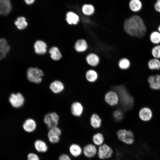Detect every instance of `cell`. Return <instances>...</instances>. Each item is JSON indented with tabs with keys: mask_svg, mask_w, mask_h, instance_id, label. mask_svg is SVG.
I'll use <instances>...</instances> for the list:
<instances>
[{
	"mask_svg": "<svg viewBox=\"0 0 160 160\" xmlns=\"http://www.w3.org/2000/svg\"><path fill=\"white\" fill-rule=\"evenodd\" d=\"M113 116L115 120L120 121L122 119L123 114L120 111L116 110L113 112Z\"/></svg>",
	"mask_w": 160,
	"mask_h": 160,
	"instance_id": "cell-35",
	"label": "cell"
},
{
	"mask_svg": "<svg viewBox=\"0 0 160 160\" xmlns=\"http://www.w3.org/2000/svg\"><path fill=\"white\" fill-rule=\"evenodd\" d=\"M43 75V72L36 68L30 67L27 71V79L33 83L39 84L41 82Z\"/></svg>",
	"mask_w": 160,
	"mask_h": 160,
	"instance_id": "cell-4",
	"label": "cell"
},
{
	"mask_svg": "<svg viewBox=\"0 0 160 160\" xmlns=\"http://www.w3.org/2000/svg\"><path fill=\"white\" fill-rule=\"evenodd\" d=\"M10 49L7 41L5 39H0V60L6 57Z\"/></svg>",
	"mask_w": 160,
	"mask_h": 160,
	"instance_id": "cell-14",
	"label": "cell"
},
{
	"mask_svg": "<svg viewBox=\"0 0 160 160\" xmlns=\"http://www.w3.org/2000/svg\"><path fill=\"white\" fill-rule=\"evenodd\" d=\"M80 19L79 15L73 12L69 11L66 14V20L69 25H77L79 22Z\"/></svg>",
	"mask_w": 160,
	"mask_h": 160,
	"instance_id": "cell-13",
	"label": "cell"
},
{
	"mask_svg": "<svg viewBox=\"0 0 160 160\" xmlns=\"http://www.w3.org/2000/svg\"><path fill=\"white\" fill-rule=\"evenodd\" d=\"M36 124L32 119H28L25 120L23 125V128L26 132L31 133L34 131L36 128Z\"/></svg>",
	"mask_w": 160,
	"mask_h": 160,
	"instance_id": "cell-17",
	"label": "cell"
},
{
	"mask_svg": "<svg viewBox=\"0 0 160 160\" xmlns=\"http://www.w3.org/2000/svg\"><path fill=\"white\" fill-rule=\"evenodd\" d=\"M92 140L94 144L99 146L104 143L105 138L102 133L97 132L93 135Z\"/></svg>",
	"mask_w": 160,
	"mask_h": 160,
	"instance_id": "cell-28",
	"label": "cell"
},
{
	"mask_svg": "<svg viewBox=\"0 0 160 160\" xmlns=\"http://www.w3.org/2000/svg\"><path fill=\"white\" fill-rule=\"evenodd\" d=\"M69 150L71 155L74 157H78L83 153V148L76 143L71 144L69 146Z\"/></svg>",
	"mask_w": 160,
	"mask_h": 160,
	"instance_id": "cell-20",
	"label": "cell"
},
{
	"mask_svg": "<svg viewBox=\"0 0 160 160\" xmlns=\"http://www.w3.org/2000/svg\"><path fill=\"white\" fill-rule=\"evenodd\" d=\"M97 146L93 143H88L85 145L83 148V153L84 156L88 158H92L97 155Z\"/></svg>",
	"mask_w": 160,
	"mask_h": 160,
	"instance_id": "cell-10",
	"label": "cell"
},
{
	"mask_svg": "<svg viewBox=\"0 0 160 160\" xmlns=\"http://www.w3.org/2000/svg\"><path fill=\"white\" fill-rule=\"evenodd\" d=\"M88 48V43L86 40L84 39H78L75 43L74 49L76 51L79 53H82L86 52Z\"/></svg>",
	"mask_w": 160,
	"mask_h": 160,
	"instance_id": "cell-12",
	"label": "cell"
},
{
	"mask_svg": "<svg viewBox=\"0 0 160 160\" xmlns=\"http://www.w3.org/2000/svg\"><path fill=\"white\" fill-rule=\"evenodd\" d=\"M49 87L52 92L55 94L60 93L64 89L63 83L59 80H55L51 83Z\"/></svg>",
	"mask_w": 160,
	"mask_h": 160,
	"instance_id": "cell-22",
	"label": "cell"
},
{
	"mask_svg": "<svg viewBox=\"0 0 160 160\" xmlns=\"http://www.w3.org/2000/svg\"><path fill=\"white\" fill-rule=\"evenodd\" d=\"M139 116L141 120L147 121L151 119L152 116V113L149 108L146 107L144 108L140 111Z\"/></svg>",
	"mask_w": 160,
	"mask_h": 160,
	"instance_id": "cell-25",
	"label": "cell"
},
{
	"mask_svg": "<svg viewBox=\"0 0 160 160\" xmlns=\"http://www.w3.org/2000/svg\"><path fill=\"white\" fill-rule=\"evenodd\" d=\"M81 10L82 14L87 16H90L95 13V9L94 6L90 4H85L81 7Z\"/></svg>",
	"mask_w": 160,
	"mask_h": 160,
	"instance_id": "cell-23",
	"label": "cell"
},
{
	"mask_svg": "<svg viewBox=\"0 0 160 160\" xmlns=\"http://www.w3.org/2000/svg\"><path fill=\"white\" fill-rule=\"evenodd\" d=\"M59 119V116L57 113L52 112L47 114L44 116V121L49 129L57 127Z\"/></svg>",
	"mask_w": 160,
	"mask_h": 160,
	"instance_id": "cell-6",
	"label": "cell"
},
{
	"mask_svg": "<svg viewBox=\"0 0 160 160\" xmlns=\"http://www.w3.org/2000/svg\"><path fill=\"white\" fill-rule=\"evenodd\" d=\"M123 28L125 33L132 37H141L146 32V27L143 20L136 15H133L126 19Z\"/></svg>",
	"mask_w": 160,
	"mask_h": 160,
	"instance_id": "cell-1",
	"label": "cell"
},
{
	"mask_svg": "<svg viewBox=\"0 0 160 160\" xmlns=\"http://www.w3.org/2000/svg\"><path fill=\"white\" fill-rule=\"evenodd\" d=\"M49 53L52 59L54 60H59L61 58V54L56 47H54L51 48L49 50Z\"/></svg>",
	"mask_w": 160,
	"mask_h": 160,
	"instance_id": "cell-30",
	"label": "cell"
},
{
	"mask_svg": "<svg viewBox=\"0 0 160 160\" xmlns=\"http://www.w3.org/2000/svg\"><path fill=\"white\" fill-rule=\"evenodd\" d=\"M102 120L99 116L96 114L93 113L90 118V124L91 126L94 129H98L101 125Z\"/></svg>",
	"mask_w": 160,
	"mask_h": 160,
	"instance_id": "cell-27",
	"label": "cell"
},
{
	"mask_svg": "<svg viewBox=\"0 0 160 160\" xmlns=\"http://www.w3.org/2000/svg\"><path fill=\"white\" fill-rule=\"evenodd\" d=\"M35 52L39 55H42L47 52V45L46 43L41 40H38L35 42L34 46Z\"/></svg>",
	"mask_w": 160,
	"mask_h": 160,
	"instance_id": "cell-19",
	"label": "cell"
},
{
	"mask_svg": "<svg viewBox=\"0 0 160 160\" xmlns=\"http://www.w3.org/2000/svg\"><path fill=\"white\" fill-rule=\"evenodd\" d=\"M35 150L38 152L44 153L48 150V147L46 143L44 141L40 139L36 140L34 143Z\"/></svg>",
	"mask_w": 160,
	"mask_h": 160,
	"instance_id": "cell-21",
	"label": "cell"
},
{
	"mask_svg": "<svg viewBox=\"0 0 160 160\" xmlns=\"http://www.w3.org/2000/svg\"><path fill=\"white\" fill-rule=\"evenodd\" d=\"M128 6L131 11L134 12H137L141 9L142 4L140 0H130L129 2Z\"/></svg>",
	"mask_w": 160,
	"mask_h": 160,
	"instance_id": "cell-26",
	"label": "cell"
},
{
	"mask_svg": "<svg viewBox=\"0 0 160 160\" xmlns=\"http://www.w3.org/2000/svg\"><path fill=\"white\" fill-rule=\"evenodd\" d=\"M150 40L154 44H158L160 43V33L158 31L152 32L150 35Z\"/></svg>",
	"mask_w": 160,
	"mask_h": 160,
	"instance_id": "cell-33",
	"label": "cell"
},
{
	"mask_svg": "<svg viewBox=\"0 0 160 160\" xmlns=\"http://www.w3.org/2000/svg\"><path fill=\"white\" fill-rule=\"evenodd\" d=\"M71 110L73 115L75 116L79 117L83 113V107L80 103L76 102L72 104Z\"/></svg>",
	"mask_w": 160,
	"mask_h": 160,
	"instance_id": "cell-18",
	"label": "cell"
},
{
	"mask_svg": "<svg viewBox=\"0 0 160 160\" xmlns=\"http://www.w3.org/2000/svg\"><path fill=\"white\" fill-rule=\"evenodd\" d=\"M61 134V130L57 127L49 129L47 134L49 141L53 144L58 143Z\"/></svg>",
	"mask_w": 160,
	"mask_h": 160,
	"instance_id": "cell-8",
	"label": "cell"
},
{
	"mask_svg": "<svg viewBox=\"0 0 160 160\" xmlns=\"http://www.w3.org/2000/svg\"><path fill=\"white\" fill-rule=\"evenodd\" d=\"M104 99L107 104L112 106L117 105L119 101L118 94L116 91H110L107 92L105 95Z\"/></svg>",
	"mask_w": 160,
	"mask_h": 160,
	"instance_id": "cell-9",
	"label": "cell"
},
{
	"mask_svg": "<svg viewBox=\"0 0 160 160\" xmlns=\"http://www.w3.org/2000/svg\"><path fill=\"white\" fill-rule=\"evenodd\" d=\"M158 30L159 31V32L160 33V25H159V26L158 27Z\"/></svg>",
	"mask_w": 160,
	"mask_h": 160,
	"instance_id": "cell-40",
	"label": "cell"
},
{
	"mask_svg": "<svg viewBox=\"0 0 160 160\" xmlns=\"http://www.w3.org/2000/svg\"><path fill=\"white\" fill-rule=\"evenodd\" d=\"M11 9L10 0H0V15H7L10 13Z\"/></svg>",
	"mask_w": 160,
	"mask_h": 160,
	"instance_id": "cell-15",
	"label": "cell"
},
{
	"mask_svg": "<svg viewBox=\"0 0 160 160\" xmlns=\"http://www.w3.org/2000/svg\"><path fill=\"white\" fill-rule=\"evenodd\" d=\"M131 65L129 60L127 58L123 57L120 59L118 62L119 68L121 70H126L128 69Z\"/></svg>",
	"mask_w": 160,
	"mask_h": 160,
	"instance_id": "cell-29",
	"label": "cell"
},
{
	"mask_svg": "<svg viewBox=\"0 0 160 160\" xmlns=\"http://www.w3.org/2000/svg\"><path fill=\"white\" fill-rule=\"evenodd\" d=\"M58 160H72L71 158L68 155L63 154L61 155L58 158Z\"/></svg>",
	"mask_w": 160,
	"mask_h": 160,
	"instance_id": "cell-37",
	"label": "cell"
},
{
	"mask_svg": "<svg viewBox=\"0 0 160 160\" xmlns=\"http://www.w3.org/2000/svg\"><path fill=\"white\" fill-rule=\"evenodd\" d=\"M116 135L118 139L126 144L131 145L134 142V134L130 130L124 129H119L117 132Z\"/></svg>",
	"mask_w": 160,
	"mask_h": 160,
	"instance_id": "cell-3",
	"label": "cell"
},
{
	"mask_svg": "<svg viewBox=\"0 0 160 160\" xmlns=\"http://www.w3.org/2000/svg\"><path fill=\"white\" fill-rule=\"evenodd\" d=\"M148 65L151 70H159L160 69V61L156 58L152 59L148 61Z\"/></svg>",
	"mask_w": 160,
	"mask_h": 160,
	"instance_id": "cell-32",
	"label": "cell"
},
{
	"mask_svg": "<svg viewBox=\"0 0 160 160\" xmlns=\"http://www.w3.org/2000/svg\"><path fill=\"white\" fill-rule=\"evenodd\" d=\"M113 153L112 148L108 145L104 143L98 146L97 155L101 160H105L111 158Z\"/></svg>",
	"mask_w": 160,
	"mask_h": 160,
	"instance_id": "cell-5",
	"label": "cell"
},
{
	"mask_svg": "<svg viewBox=\"0 0 160 160\" xmlns=\"http://www.w3.org/2000/svg\"><path fill=\"white\" fill-rule=\"evenodd\" d=\"M85 77L86 79L89 82L92 83L95 82L98 77V74L96 71L93 69H90L85 73Z\"/></svg>",
	"mask_w": 160,
	"mask_h": 160,
	"instance_id": "cell-24",
	"label": "cell"
},
{
	"mask_svg": "<svg viewBox=\"0 0 160 160\" xmlns=\"http://www.w3.org/2000/svg\"><path fill=\"white\" fill-rule=\"evenodd\" d=\"M86 60L87 64L92 69L96 67L100 62V58L96 54L91 52L88 54L86 57Z\"/></svg>",
	"mask_w": 160,
	"mask_h": 160,
	"instance_id": "cell-11",
	"label": "cell"
},
{
	"mask_svg": "<svg viewBox=\"0 0 160 160\" xmlns=\"http://www.w3.org/2000/svg\"><path fill=\"white\" fill-rule=\"evenodd\" d=\"M26 3L28 4H33L35 0H24Z\"/></svg>",
	"mask_w": 160,
	"mask_h": 160,
	"instance_id": "cell-39",
	"label": "cell"
},
{
	"mask_svg": "<svg viewBox=\"0 0 160 160\" xmlns=\"http://www.w3.org/2000/svg\"><path fill=\"white\" fill-rule=\"evenodd\" d=\"M27 160H40L39 156L34 153H29L27 155Z\"/></svg>",
	"mask_w": 160,
	"mask_h": 160,
	"instance_id": "cell-36",
	"label": "cell"
},
{
	"mask_svg": "<svg viewBox=\"0 0 160 160\" xmlns=\"http://www.w3.org/2000/svg\"><path fill=\"white\" fill-rule=\"evenodd\" d=\"M154 7L157 11L160 12V0H157L155 4Z\"/></svg>",
	"mask_w": 160,
	"mask_h": 160,
	"instance_id": "cell-38",
	"label": "cell"
},
{
	"mask_svg": "<svg viewBox=\"0 0 160 160\" xmlns=\"http://www.w3.org/2000/svg\"><path fill=\"white\" fill-rule=\"evenodd\" d=\"M151 53L155 58H160V45H158L154 47L152 49Z\"/></svg>",
	"mask_w": 160,
	"mask_h": 160,
	"instance_id": "cell-34",
	"label": "cell"
},
{
	"mask_svg": "<svg viewBox=\"0 0 160 160\" xmlns=\"http://www.w3.org/2000/svg\"><path fill=\"white\" fill-rule=\"evenodd\" d=\"M116 89L123 108L126 110L131 109L134 103L132 97L122 86H118Z\"/></svg>",
	"mask_w": 160,
	"mask_h": 160,
	"instance_id": "cell-2",
	"label": "cell"
},
{
	"mask_svg": "<svg viewBox=\"0 0 160 160\" xmlns=\"http://www.w3.org/2000/svg\"><path fill=\"white\" fill-rule=\"evenodd\" d=\"M148 80L151 89L154 90L160 89V75L151 76Z\"/></svg>",
	"mask_w": 160,
	"mask_h": 160,
	"instance_id": "cell-16",
	"label": "cell"
},
{
	"mask_svg": "<svg viewBox=\"0 0 160 160\" xmlns=\"http://www.w3.org/2000/svg\"><path fill=\"white\" fill-rule=\"evenodd\" d=\"M11 105L14 108H19L23 106L25 102V98L20 93L12 94L9 98Z\"/></svg>",
	"mask_w": 160,
	"mask_h": 160,
	"instance_id": "cell-7",
	"label": "cell"
},
{
	"mask_svg": "<svg viewBox=\"0 0 160 160\" xmlns=\"http://www.w3.org/2000/svg\"><path fill=\"white\" fill-rule=\"evenodd\" d=\"M15 23L18 29L20 30L25 29L28 25V23L25 18L23 17H18L15 21Z\"/></svg>",
	"mask_w": 160,
	"mask_h": 160,
	"instance_id": "cell-31",
	"label": "cell"
}]
</instances>
